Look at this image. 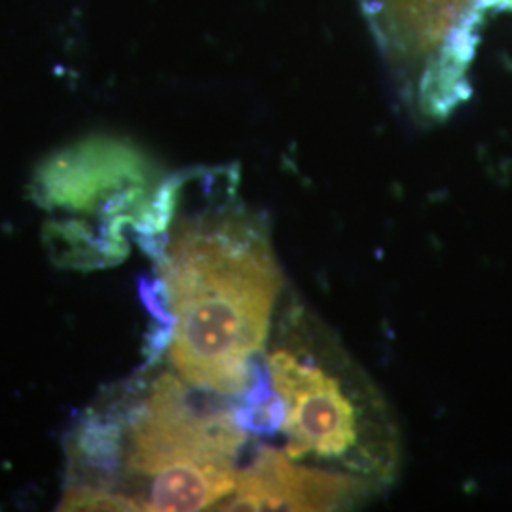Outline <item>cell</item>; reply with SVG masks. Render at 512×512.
I'll list each match as a JSON object with an SVG mask.
<instances>
[{"mask_svg":"<svg viewBox=\"0 0 512 512\" xmlns=\"http://www.w3.org/2000/svg\"><path fill=\"white\" fill-rule=\"evenodd\" d=\"M137 238L156 262L154 308L173 372L207 395H245L283 285L264 222L230 188L184 211L167 186Z\"/></svg>","mask_w":512,"mask_h":512,"instance_id":"cell-1","label":"cell"},{"mask_svg":"<svg viewBox=\"0 0 512 512\" xmlns=\"http://www.w3.org/2000/svg\"><path fill=\"white\" fill-rule=\"evenodd\" d=\"M200 393L171 370L95 404L69 444L59 509H217L236 488L247 431Z\"/></svg>","mask_w":512,"mask_h":512,"instance_id":"cell-2","label":"cell"},{"mask_svg":"<svg viewBox=\"0 0 512 512\" xmlns=\"http://www.w3.org/2000/svg\"><path fill=\"white\" fill-rule=\"evenodd\" d=\"M385 50L416 69L421 109L446 116L469 95L480 0H363Z\"/></svg>","mask_w":512,"mask_h":512,"instance_id":"cell-3","label":"cell"},{"mask_svg":"<svg viewBox=\"0 0 512 512\" xmlns=\"http://www.w3.org/2000/svg\"><path fill=\"white\" fill-rule=\"evenodd\" d=\"M268 374L283 403L287 454L296 461H342L366 473L365 410L351 397L348 384L317 359L289 348L270 353Z\"/></svg>","mask_w":512,"mask_h":512,"instance_id":"cell-4","label":"cell"},{"mask_svg":"<svg viewBox=\"0 0 512 512\" xmlns=\"http://www.w3.org/2000/svg\"><path fill=\"white\" fill-rule=\"evenodd\" d=\"M366 490L361 476L306 467L281 450L262 448L245 469H239L234 492L217 509L336 511L361 499Z\"/></svg>","mask_w":512,"mask_h":512,"instance_id":"cell-5","label":"cell"},{"mask_svg":"<svg viewBox=\"0 0 512 512\" xmlns=\"http://www.w3.org/2000/svg\"><path fill=\"white\" fill-rule=\"evenodd\" d=\"M480 10H512V0H480Z\"/></svg>","mask_w":512,"mask_h":512,"instance_id":"cell-6","label":"cell"}]
</instances>
